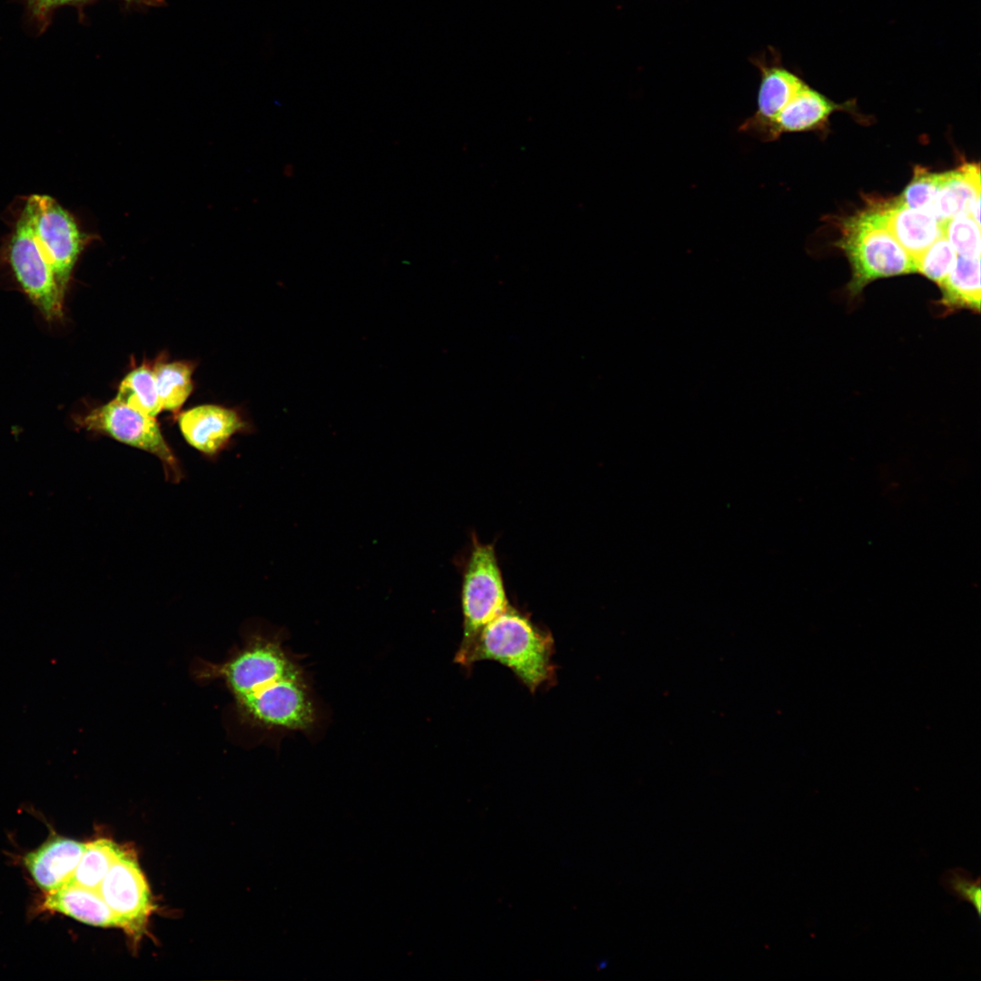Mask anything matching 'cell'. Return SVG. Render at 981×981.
Listing matches in <instances>:
<instances>
[{
  "mask_svg": "<svg viewBox=\"0 0 981 981\" xmlns=\"http://www.w3.org/2000/svg\"><path fill=\"white\" fill-rule=\"evenodd\" d=\"M241 713L267 728L306 730L315 710L303 675L274 639H253L225 663L213 667Z\"/></svg>",
  "mask_w": 981,
  "mask_h": 981,
  "instance_id": "1",
  "label": "cell"
},
{
  "mask_svg": "<svg viewBox=\"0 0 981 981\" xmlns=\"http://www.w3.org/2000/svg\"><path fill=\"white\" fill-rule=\"evenodd\" d=\"M554 640L550 632L509 607L480 632L461 666L497 661L509 668L531 693L555 677Z\"/></svg>",
  "mask_w": 981,
  "mask_h": 981,
  "instance_id": "2",
  "label": "cell"
},
{
  "mask_svg": "<svg viewBox=\"0 0 981 981\" xmlns=\"http://www.w3.org/2000/svg\"><path fill=\"white\" fill-rule=\"evenodd\" d=\"M837 245L850 264L851 298L876 280L916 272L914 259L891 234L879 208L847 219Z\"/></svg>",
  "mask_w": 981,
  "mask_h": 981,
  "instance_id": "3",
  "label": "cell"
},
{
  "mask_svg": "<svg viewBox=\"0 0 981 981\" xmlns=\"http://www.w3.org/2000/svg\"><path fill=\"white\" fill-rule=\"evenodd\" d=\"M509 607L493 546L474 538L462 583L463 637L456 663L461 665L482 629Z\"/></svg>",
  "mask_w": 981,
  "mask_h": 981,
  "instance_id": "4",
  "label": "cell"
},
{
  "mask_svg": "<svg viewBox=\"0 0 981 981\" xmlns=\"http://www.w3.org/2000/svg\"><path fill=\"white\" fill-rule=\"evenodd\" d=\"M78 429L111 437L158 458L168 481L183 478L181 465L165 441L155 417L144 414L114 399L74 415Z\"/></svg>",
  "mask_w": 981,
  "mask_h": 981,
  "instance_id": "5",
  "label": "cell"
},
{
  "mask_svg": "<svg viewBox=\"0 0 981 981\" xmlns=\"http://www.w3.org/2000/svg\"><path fill=\"white\" fill-rule=\"evenodd\" d=\"M6 247L7 263L22 292L45 321L62 320L65 292L37 243L25 207Z\"/></svg>",
  "mask_w": 981,
  "mask_h": 981,
  "instance_id": "6",
  "label": "cell"
},
{
  "mask_svg": "<svg viewBox=\"0 0 981 981\" xmlns=\"http://www.w3.org/2000/svg\"><path fill=\"white\" fill-rule=\"evenodd\" d=\"M24 207L37 243L66 293L75 263L94 236L82 232L75 218L51 196L33 194Z\"/></svg>",
  "mask_w": 981,
  "mask_h": 981,
  "instance_id": "7",
  "label": "cell"
},
{
  "mask_svg": "<svg viewBox=\"0 0 981 981\" xmlns=\"http://www.w3.org/2000/svg\"><path fill=\"white\" fill-rule=\"evenodd\" d=\"M98 891L114 915L118 927L134 937L144 932L154 906L148 884L133 850L123 848Z\"/></svg>",
  "mask_w": 981,
  "mask_h": 981,
  "instance_id": "8",
  "label": "cell"
},
{
  "mask_svg": "<svg viewBox=\"0 0 981 981\" xmlns=\"http://www.w3.org/2000/svg\"><path fill=\"white\" fill-rule=\"evenodd\" d=\"M178 424L185 441L207 457L224 450L233 435L253 431L250 422L236 410L213 404L181 412Z\"/></svg>",
  "mask_w": 981,
  "mask_h": 981,
  "instance_id": "9",
  "label": "cell"
},
{
  "mask_svg": "<svg viewBox=\"0 0 981 981\" xmlns=\"http://www.w3.org/2000/svg\"><path fill=\"white\" fill-rule=\"evenodd\" d=\"M761 79L756 112L739 126L738 132L763 141L768 127L806 83L781 64L756 61Z\"/></svg>",
  "mask_w": 981,
  "mask_h": 981,
  "instance_id": "10",
  "label": "cell"
},
{
  "mask_svg": "<svg viewBox=\"0 0 981 981\" xmlns=\"http://www.w3.org/2000/svg\"><path fill=\"white\" fill-rule=\"evenodd\" d=\"M84 848V843L54 837L28 852L24 864L35 884L51 893L70 881Z\"/></svg>",
  "mask_w": 981,
  "mask_h": 981,
  "instance_id": "11",
  "label": "cell"
},
{
  "mask_svg": "<svg viewBox=\"0 0 981 981\" xmlns=\"http://www.w3.org/2000/svg\"><path fill=\"white\" fill-rule=\"evenodd\" d=\"M945 223L959 213H968L980 224V169L976 164L940 173L936 194L930 211Z\"/></svg>",
  "mask_w": 981,
  "mask_h": 981,
  "instance_id": "12",
  "label": "cell"
},
{
  "mask_svg": "<svg viewBox=\"0 0 981 981\" xmlns=\"http://www.w3.org/2000/svg\"><path fill=\"white\" fill-rule=\"evenodd\" d=\"M879 210L891 234L914 260L944 234L943 223L934 215L899 200Z\"/></svg>",
  "mask_w": 981,
  "mask_h": 981,
  "instance_id": "13",
  "label": "cell"
},
{
  "mask_svg": "<svg viewBox=\"0 0 981 981\" xmlns=\"http://www.w3.org/2000/svg\"><path fill=\"white\" fill-rule=\"evenodd\" d=\"M837 108L841 106L806 84L768 127L763 141L776 140L786 133L813 130L824 124Z\"/></svg>",
  "mask_w": 981,
  "mask_h": 981,
  "instance_id": "14",
  "label": "cell"
},
{
  "mask_svg": "<svg viewBox=\"0 0 981 981\" xmlns=\"http://www.w3.org/2000/svg\"><path fill=\"white\" fill-rule=\"evenodd\" d=\"M43 907L71 917L87 925L118 927L117 920L98 890L67 883L47 893Z\"/></svg>",
  "mask_w": 981,
  "mask_h": 981,
  "instance_id": "15",
  "label": "cell"
},
{
  "mask_svg": "<svg viewBox=\"0 0 981 981\" xmlns=\"http://www.w3.org/2000/svg\"><path fill=\"white\" fill-rule=\"evenodd\" d=\"M941 299L938 302L946 312L966 309L980 312V257L967 258L956 255L955 264L939 286Z\"/></svg>",
  "mask_w": 981,
  "mask_h": 981,
  "instance_id": "16",
  "label": "cell"
},
{
  "mask_svg": "<svg viewBox=\"0 0 981 981\" xmlns=\"http://www.w3.org/2000/svg\"><path fill=\"white\" fill-rule=\"evenodd\" d=\"M162 410L177 412L190 396L195 364L188 361L164 362L162 358L152 364Z\"/></svg>",
  "mask_w": 981,
  "mask_h": 981,
  "instance_id": "17",
  "label": "cell"
},
{
  "mask_svg": "<svg viewBox=\"0 0 981 981\" xmlns=\"http://www.w3.org/2000/svg\"><path fill=\"white\" fill-rule=\"evenodd\" d=\"M114 399L149 416L155 417L161 412L152 365L143 363L129 372L121 382Z\"/></svg>",
  "mask_w": 981,
  "mask_h": 981,
  "instance_id": "18",
  "label": "cell"
},
{
  "mask_svg": "<svg viewBox=\"0 0 981 981\" xmlns=\"http://www.w3.org/2000/svg\"><path fill=\"white\" fill-rule=\"evenodd\" d=\"M122 850L123 847L108 838H98L85 844L84 851L69 882L98 890Z\"/></svg>",
  "mask_w": 981,
  "mask_h": 981,
  "instance_id": "19",
  "label": "cell"
},
{
  "mask_svg": "<svg viewBox=\"0 0 981 981\" xmlns=\"http://www.w3.org/2000/svg\"><path fill=\"white\" fill-rule=\"evenodd\" d=\"M956 255L955 249L943 234L914 260L916 272L940 286L951 272Z\"/></svg>",
  "mask_w": 981,
  "mask_h": 981,
  "instance_id": "20",
  "label": "cell"
},
{
  "mask_svg": "<svg viewBox=\"0 0 981 981\" xmlns=\"http://www.w3.org/2000/svg\"><path fill=\"white\" fill-rule=\"evenodd\" d=\"M944 234L956 254L980 257V224L968 213H959L943 223Z\"/></svg>",
  "mask_w": 981,
  "mask_h": 981,
  "instance_id": "21",
  "label": "cell"
},
{
  "mask_svg": "<svg viewBox=\"0 0 981 981\" xmlns=\"http://www.w3.org/2000/svg\"><path fill=\"white\" fill-rule=\"evenodd\" d=\"M940 173H933L924 168H915L914 176L898 199L907 206L930 213Z\"/></svg>",
  "mask_w": 981,
  "mask_h": 981,
  "instance_id": "22",
  "label": "cell"
},
{
  "mask_svg": "<svg viewBox=\"0 0 981 981\" xmlns=\"http://www.w3.org/2000/svg\"><path fill=\"white\" fill-rule=\"evenodd\" d=\"M941 885L959 901L967 902L974 907L978 917L981 914L980 877L974 879L969 872L956 867L946 871L941 877Z\"/></svg>",
  "mask_w": 981,
  "mask_h": 981,
  "instance_id": "23",
  "label": "cell"
},
{
  "mask_svg": "<svg viewBox=\"0 0 981 981\" xmlns=\"http://www.w3.org/2000/svg\"><path fill=\"white\" fill-rule=\"evenodd\" d=\"M31 7L38 15H45L55 6L87 0H28Z\"/></svg>",
  "mask_w": 981,
  "mask_h": 981,
  "instance_id": "24",
  "label": "cell"
},
{
  "mask_svg": "<svg viewBox=\"0 0 981 981\" xmlns=\"http://www.w3.org/2000/svg\"><path fill=\"white\" fill-rule=\"evenodd\" d=\"M131 3L143 4V5H155L162 0H124Z\"/></svg>",
  "mask_w": 981,
  "mask_h": 981,
  "instance_id": "25",
  "label": "cell"
}]
</instances>
